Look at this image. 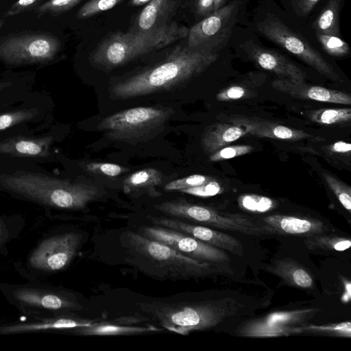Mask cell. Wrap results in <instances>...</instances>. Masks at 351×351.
<instances>
[{"instance_id":"obj_1","label":"cell","mask_w":351,"mask_h":351,"mask_svg":"<svg viewBox=\"0 0 351 351\" xmlns=\"http://www.w3.org/2000/svg\"><path fill=\"white\" fill-rule=\"evenodd\" d=\"M217 58L205 48L176 46L162 61L115 84L111 96L124 99L169 90L201 74Z\"/></svg>"},{"instance_id":"obj_2","label":"cell","mask_w":351,"mask_h":351,"mask_svg":"<svg viewBox=\"0 0 351 351\" xmlns=\"http://www.w3.org/2000/svg\"><path fill=\"white\" fill-rule=\"evenodd\" d=\"M126 258L146 274L162 278H204L219 271L218 263L195 259L138 232H123Z\"/></svg>"},{"instance_id":"obj_3","label":"cell","mask_w":351,"mask_h":351,"mask_svg":"<svg viewBox=\"0 0 351 351\" xmlns=\"http://www.w3.org/2000/svg\"><path fill=\"white\" fill-rule=\"evenodd\" d=\"M189 28L176 22L148 30L136 28L106 36L91 53V62L112 69L187 37Z\"/></svg>"},{"instance_id":"obj_4","label":"cell","mask_w":351,"mask_h":351,"mask_svg":"<svg viewBox=\"0 0 351 351\" xmlns=\"http://www.w3.org/2000/svg\"><path fill=\"white\" fill-rule=\"evenodd\" d=\"M0 184L27 198L60 208H84L99 196L98 188L93 185L27 171L1 175Z\"/></svg>"},{"instance_id":"obj_5","label":"cell","mask_w":351,"mask_h":351,"mask_svg":"<svg viewBox=\"0 0 351 351\" xmlns=\"http://www.w3.org/2000/svg\"><path fill=\"white\" fill-rule=\"evenodd\" d=\"M139 309L149 315L163 328L181 335L210 328L234 313L225 302L173 303L153 301L141 303Z\"/></svg>"},{"instance_id":"obj_6","label":"cell","mask_w":351,"mask_h":351,"mask_svg":"<svg viewBox=\"0 0 351 351\" xmlns=\"http://www.w3.org/2000/svg\"><path fill=\"white\" fill-rule=\"evenodd\" d=\"M174 113L171 108L136 107L118 112L101 120L97 129L115 141L138 143L152 138Z\"/></svg>"},{"instance_id":"obj_7","label":"cell","mask_w":351,"mask_h":351,"mask_svg":"<svg viewBox=\"0 0 351 351\" xmlns=\"http://www.w3.org/2000/svg\"><path fill=\"white\" fill-rule=\"evenodd\" d=\"M155 208L169 216L220 229L239 232L250 236L269 234L258 221L248 216L240 214L221 215L210 208L182 199L163 202L156 205Z\"/></svg>"},{"instance_id":"obj_8","label":"cell","mask_w":351,"mask_h":351,"mask_svg":"<svg viewBox=\"0 0 351 351\" xmlns=\"http://www.w3.org/2000/svg\"><path fill=\"white\" fill-rule=\"evenodd\" d=\"M258 27L268 39L280 45L319 73L331 80H339L337 73L322 55L304 38L277 18L268 17L258 24Z\"/></svg>"},{"instance_id":"obj_9","label":"cell","mask_w":351,"mask_h":351,"mask_svg":"<svg viewBox=\"0 0 351 351\" xmlns=\"http://www.w3.org/2000/svg\"><path fill=\"white\" fill-rule=\"evenodd\" d=\"M239 8V1H233L202 19L189 29L186 45L217 52L230 36Z\"/></svg>"},{"instance_id":"obj_10","label":"cell","mask_w":351,"mask_h":351,"mask_svg":"<svg viewBox=\"0 0 351 351\" xmlns=\"http://www.w3.org/2000/svg\"><path fill=\"white\" fill-rule=\"evenodd\" d=\"M58 39L48 34H25L0 43V58L12 64L50 61L59 51Z\"/></svg>"},{"instance_id":"obj_11","label":"cell","mask_w":351,"mask_h":351,"mask_svg":"<svg viewBox=\"0 0 351 351\" xmlns=\"http://www.w3.org/2000/svg\"><path fill=\"white\" fill-rule=\"evenodd\" d=\"M142 235L167 245L189 257L214 263H224L230 257L223 250L203 242L185 233L161 226H144Z\"/></svg>"},{"instance_id":"obj_12","label":"cell","mask_w":351,"mask_h":351,"mask_svg":"<svg viewBox=\"0 0 351 351\" xmlns=\"http://www.w3.org/2000/svg\"><path fill=\"white\" fill-rule=\"evenodd\" d=\"M82 235L69 232L47 239L34 251L30 265L36 269L57 271L65 267L75 255Z\"/></svg>"},{"instance_id":"obj_13","label":"cell","mask_w":351,"mask_h":351,"mask_svg":"<svg viewBox=\"0 0 351 351\" xmlns=\"http://www.w3.org/2000/svg\"><path fill=\"white\" fill-rule=\"evenodd\" d=\"M154 226L171 228L199 239L221 250L229 251L238 256L243 254V245L239 240L231 235L210 228L191 224L175 218L148 217Z\"/></svg>"},{"instance_id":"obj_14","label":"cell","mask_w":351,"mask_h":351,"mask_svg":"<svg viewBox=\"0 0 351 351\" xmlns=\"http://www.w3.org/2000/svg\"><path fill=\"white\" fill-rule=\"evenodd\" d=\"M258 221L269 234L308 237L328 231L324 222L311 218L272 215Z\"/></svg>"},{"instance_id":"obj_15","label":"cell","mask_w":351,"mask_h":351,"mask_svg":"<svg viewBox=\"0 0 351 351\" xmlns=\"http://www.w3.org/2000/svg\"><path fill=\"white\" fill-rule=\"evenodd\" d=\"M252 59L262 69L272 72L294 84L304 82V71L283 55L277 51L258 46L249 50Z\"/></svg>"},{"instance_id":"obj_16","label":"cell","mask_w":351,"mask_h":351,"mask_svg":"<svg viewBox=\"0 0 351 351\" xmlns=\"http://www.w3.org/2000/svg\"><path fill=\"white\" fill-rule=\"evenodd\" d=\"M229 121L233 124L243 128L247 134L258 137L291 141L313 137L311 134L303 130L256 118L236 117L229 119Z\"/></svg>"},{"instance_id":"obj_17","label":"cell","mask_w":351,"mask_h":351,"mask_svg":"<svg viewBox=\"0 0 351 351\" xmlns=\"http://www.w3.org/2000/svg\"><path fill=\"white\" fill-rule=\"evenodd\" d=\"M272 85L279 91L299 98L338 104H351L350 95L337 90L317 86H309L304 82L294 84L285 79L276 80L273 82Z\"/></svg>"},{"instance_id":"obj_18","label":"cell","mask_w":351,"mask_h":351,"mask_svg":"<svg viewBox=\"0 0 351 351\" xmlns=\"http://www.w3.org/2000/svg\"><path fill=\"white\" fill-rule=\"evenodd\" d=\"M186 0H152L143 9L134 28L148 30L171 23Z\"/></svg>"},{"instance_id":"obj_19","label":"cell","mask_w":351,"mask_h":351,"mask_svg":"<svg viewBox=\"0 0 351 351\" xmlns=\"http://www.w3.org/2000/svg\"><path fill=\"white\" fill-rule=\"evenodd\" d=\"M52 141L51 136L8 138L0 142V154L21 158L46 157Z\"/></svg>"},{"instance_id":"obj_20","label":"cell","mask_w":351,"mask_h":351,"mask_svg":"<svg viewBox=\"0 0 351 351\" xmlns=\"http://www.w3.org/2000/svg\"><path fill=\"white\" fill-rule=\"evenodd\" d=\"M247 134L240 125L217 123L210 125L203 134L202 146L206 153L213 154Z\"/></svg>"},{"instance_id":"obj_21","label":"cell","mask_w":351,"mask_h":351,"mask_svg":"<svg viewBox=\"0 0 351 351\" xmlns=\"http://www.w3.org/2000/svg\"><path fill=\"white\" fill-rule=\"evenodd\" d=\"M268 270L289 286L310 289L314 285V280L311 274L292 259L275 260L269 266Z\"/></svg>"},{"instance_id":"obj_22","label":"cell","mask_w":351,"mask_h":351,"mask_svg":"<svg viewBox=\"0 0 351 351\" xmlns=\"http://www.w3.org/2000/svg\"><path fill=\"white\" fill-rule=\"evenodd\" d=\"M14 295L18 300L25 304L47 309L80 308V305L77 302L64 296L35 290H17L14 292Z\"/></svg>"},{"instance_id":"obj_23","label":"cell","mask_w":351,"mask_h":351,"mask_svg":"<svg viewBox=\"0 0 351 351\" xmlns=\"http://www.w3.org/2000/svg\"><path fill=\"white\" fill-rule=\"evenodd\" d=\"M121 323H111L109 322H97L96 320L92 325L74 328L75 332L82 335H126L134 334H143L150 332H156L158 328L152 326H132L121 325Z\"/></svg>"},{"instance_id":"obj_24","label":"cell","mask_w":351,"mask_h":351,"mask_svg":"<svg viewBox=\"0 0 351 351\" xmlns=\"http://www.w3.org/2000/svg\"><path fill=\"white\" fill-rule=\"evenodd\" d=\"M96 320L61 317L48 319L43 322L18 324L0 328V332L12 333L25 331H36L50 329H71L92 325Z\"/></svg>"},{"instance_id":"obj_25","label":"cell","mask_w":351,"mask_h":351,"mask_svg":"<svg viewBox=\"0 0 351 351\" xmlns=\"http://www.w3.org/2000/svg\"><path fill=\"white\" fill-rule=\"evenodd\" d=\"M162 182L161 173L154 168H147L138 171L123 182V191L125 193L146 190L150 196L157 197L160 193L154 190V187Z\"/></svg>"},{"instance_id":"obj_26","label":"cell","mask_w":351,"mask_h":351,"mask_svg":"<svg viewBox=\"0 0 351 351\" xmlns=\"http://www.w3.org/2000/svg\"><path fill=\"white\" fill-rule=\"evenodd\" d=\"M342 0H328L315 20L313 27L316 34L340 36L339 13Z\"/></svg>"},{"instance_id":"obj_27","label":"cell","mask_w":351,"mask_h":351,"mask_svg":"<svg viewBox=\"0 0 351 351\" xmlns=\"http://www.w3.org/2000/svg\"><path fill=\"white\" fill-rule=\"evenodd\" d=\"M304 244L311 252H340L350 248L351 241L349 238L325 232L306 237Z\"/></svg>"},{"instance_id":"obj_28","label":"cell","mask_w":351,"mask_h":351,"mask_svg":"<svg viewBox=\"0 0 351 351\" xmlns=\"http://www.w3.org/2000/svg\"><path fill=\"white\" fill-rule=\"evenodd\" d=\"M300 333L350 337L351 323L350 322H346L337 324L323 326L309 325L301 327L289 328L287 330V335Z\"/></svg>"},{"instance_id":"obj_29","label":"cell","mask_w":351,"mask_h":351,"mask_svg":"<svg viewBox=\"0 0 351 351\" xmlns=\"http://www.w3.org/2000/svg\"><path fill=\"white\" fill-rule=\"evenodd\" d=\"M311 119L320 124L332 125L349 122L351 119L350 108L322 109L313 111Z\"/></svg>"},{"instance_id":"obj_30","label":"cell","mask_w":351,"mask_h":351,"mask_svg":"<svg viewBox=\"0 0 351 351\" xmlns=\"http://www.w3.org/2000/svg\"><path fill=\"white\" fill-rule=\"evenodd\" d=\"M317 40L324 50L335 57H343L350 52L348 45L339 36L316 34Z\"/></svg>"},{"instance_id":"obj_31","label":"cell","mask_w":351,"mask_h":351,"mask_svg":"<svg viewBox=\"0 0 351 351\" xmlns=\"http://www.w3.org/2000/svg\"><path fill=\"white\" fill-rule=\"evenodd\" d=\"M38 113L36 108L21 109L0 114V132L15 125L29 121Z\"/></svg>"},{"instance_id":"obj_32","label":"cell","mask_w":351,"mask_h":351,"mask_svg":"<svg viewBox=\"0 0 351 351\" xmlns=\"http://www.w3.org/2000/svg\"><path fill=\"white\" fill-rule=\"evenodd\" d=\"M324 178L338 198L342 206L349 212L351 210V189L347 184L343 183L333 176L325 173Z\"/></svg>"},{"instance_id":"obj_33","label":"cell","mask_w":351,"mask_h":351,"mask_svg":"<svg viewBox=\"0 0 351 351\" xmlns=\"http://www.w3.org/2000/svg\"><path fill=\"white\" fill-rule=\"evenodd\" d=\"M123 0H89L78 10L77 17L80 19L91 17L101 12L108 10Z\"/></svg>"},{"instance_id":"obj_34","label":"cell","mask_w":351,"mask_h":351,"mask_svg":"<svg viewBox=\"0 0 351 351\" xmlns=\"http://www.w3.org/2000/svg\"><path fill=\"white\" fill-rule=\"evenodd\" d=\"M239 202L245 209L255 212H265L274 207V202L270 198L257 195H242Z\"/></svg>"},{"instance_id":"obj_35","label":"cell","mask_w":351,"mask_h":351,"mask_svg":"<svg viewBox=\"0 0 351 351\" xmlns=\"http://www.w3.org/2000/svg\"><path fill=\"white\" fill-rule=\"evenodd\" d=\"M215 180L212 177L195 174L171 181L165 186L166 191H180L182 189L197 186L208 182Z\"/></svg>"},{"instance_id":"obj_36","label":"cell","mask_w":351,"mask_h":351,"mask_svg":"<svg viewBox=\"0 0 351 351\" xmlns=\"http://www.w3.org/2000/svg\"><path fill=\"white\" fill-rule=\"evenodd\" d=\"M253 147L252 146L246 145L224 147L213 153L210 156V160L213 162L227 160L250 153Z\"/></svg>"},{"instance_id":"obj_37","label":"cell","mask_w":351,"mask_h":351,"mask_svg":"<svg viewBox=\"0 0 351 351\" xmlns=\"http://www.w3.org/2000/svg\"><path fill=\"white\" fill-rule=\"evenodd\" d=\"M85 169L95 174H101L110 177L118 176L120 174L128 171L124 167L113 164L104 162H90L85 166Z\"/></svg>"},{"instance_id":"obj_38","label":"cell","mask_w":351,"mask_h":351,"mask_svg":"<svg viewBox=\"0 0 351 351\" xmlns=\"http://www.w3.org/2000/svg\"><path fill=\"white\" fill-rule=\"evenodd\" d=\"M179 191L195 196L210 197L221 193L222 187L215 180L197 186L182 189Z\"/></svg>"},{"instance_id":"obj_39","label":"cell","mask_w":351,"mask_h":351,"mask_svg":"<svg viewBox=\"0 0 351 351\" xmlns=\"http://www.w3.org/2000/svg\"><path fill=\"white\" fill-rule=\"evenodd\" d=\"M82 0H49L42 4L38 8V12L41 14L47 12H62L66 11Z\"/></svg>"},{"instance_id":"obj_40","label":"cell","mask_w":351,"mask_h":351,"mask_svg":"<svg viewBox=\"0 0 351 351\" xmlns=\"http://www.w3.org/2000/svg\"><path fill=\"white\" fill-rule=\"evenodd\" d=\"M245 89L239 86H230L217 95V98L219 101H228L238 99L243 97L245 95Z\"/></svg>"},{"instance_id":"obj_41","label":"cell","mask_w":351,"mask_h":351,"mask_svg":"<svg viewBox=\"0 0 351 351\" xmlns=\"http://www.w3.org/2000/svg\"><path fill=\"white\" fill-rule=\"evenodd\" d=\"M193 7L196 14L204 19L214 11V0H194Z\"/></svg>"},{"instance_id":"obj_42","label":"cell","mask_w":351,"mask_h":351,"mask_svg":"<svg viewBox=\"0 0 351 351\" xmlns=\"http://www.w3.org/2000/svg\"><path fill=\"white\" fill-rule=\"evenodd\" d=\"M38 1L40 0H18L8 10L7 15L13 16L25 12Z\"/></svg>"},{"instance_id":"obj_43","label":"cell","mask_w":351,"mask_h":351,"mask_svg":"<svg viewBox=\"0 0 351 351\" xmlns=\"http://www.w3.org/2000/svg\"><path fill=\"white\" fill-rule=\"evenodd\" d=\"M330 149L337 153H350L351 145L344 141H338L330 146Z\"/></svg>"},{"instance_id":"obj_44","label":"cell","mask_w":351,"mask_h":351,"mask_svg":"<svg viewBox=\"0 0 351 351\" xmlns=\"http://www.w3.org/2000/svg\"><path fill=\"white\" fill-rule=\"evenodd\" d=\"M319 0H298V5L300 11L308 14Z\"/></svg>"},{"instance_id":"obj_45","label":"cell","mask_w":351,"mask_h":351,"mask_svg":"<svg viewBox=\"0 0 351 351\" xmlns=\"http://www.w3.org/2000/svg\"><path fill=\"white\" fill-rule=\"evenodd\" d=\"M152 0H131V4L134 6H141L145 3H148Z\"/></svg>"},{"instance_id":"obj_46","label":"cell","mask_w":351,"mask_h":351,"mask_svg":"<svg viewBox=\"0 0 351 351\" xmlns=\"http://www.w3.org/2000/svg\"><path fill=\"white\" fill-rule=\"evenodd\" d=\"M226 0H214V11L224 5Z\"/></svg>"},{"instance_id":"obj_47","label":"cell","mask_w":351,"mask_h":351,"mask_svg":"<svg viewBox=\"0 0 351 351\" xmlns=\"http://www.w3.org/2000/svg\"><path fill=\"white\" fill-rule=\"evenodd\" d=\"M11 85L12 83L9 82H0V92L2 91L4 88L10 86Z\"/></svg>"},{"instance_id":"obj_48","label":"cell","mask_w":351,"mask_h":351,"mask_svg":"<svg viewBox=\"0 0 351 351\" xmlns=\"http://www.w3.org/2000/svg\"><path fill=\"white\" fill-rule=\"evenodd\" d=\"M3 20H0V29L2 27L3 25Z\"/></svg>"},{"instance_id":"obj_49","label":"cell","mask_w":351,"mask_h":351,"mask_svg":"<svg viewBox=\"0 0 351 351\" xmlns=\"http://www.w3.org/2000/svg\"><path fill=\"white\" fill-rule=\"evenodd\" d=\"M1 226V225H0Z\"/></svg>"}]
</instances>
